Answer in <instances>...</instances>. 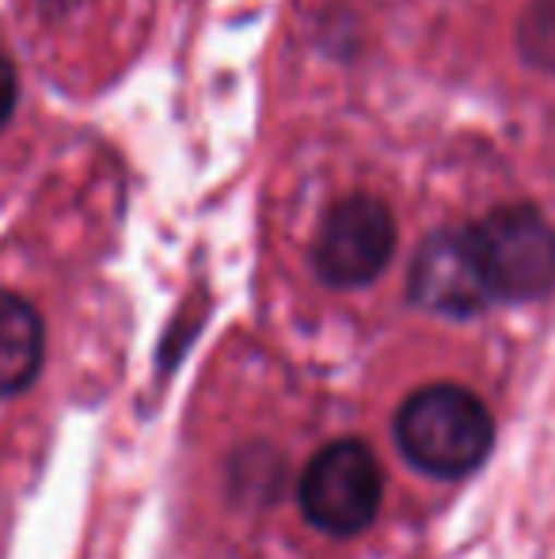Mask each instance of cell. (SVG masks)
Here are the masks:
<instances>
[{
    "mask_svg": "<svg viewBox=\"0 0 555 559\" xmlns=\"http://www.w3.org/2000/svg\"><path fill=\"white\" fill-rule=\"evenodd\" d=\"M396 449L408 464L434 479H464L491 456L495 419L472 389L453 381L422 384L393 419Z\"/></svg>",
    "mask_w": 555,
    "mask_h": 559,
    "instance_id": "1",
    "label": "cell"
},
{
    "mask_svg": "<svg viewBox=\"0 0 555 559\" xmlns=\"http://www.w3.org/2000/svg\"><path fill=\"white\" fill-rule=\"evenodd\" d=\"M385 502V472L362 438H335L304 461L297 507L316 533L335 540L362 537Z\"/></svg>",
    "mask_w": 555,
    "mask_h": 559,
    "instance_id": "2",
    "label": "cell"
},
{
    "mask_svg": "<svg viewBox=\"0 0 555 559\" xmlns=\"http://www.w3.org/2000/svg\"><path fill=\"white\" fill-rule=\"evenodd\" d=\"M495 301H536L555 286V228L533 206H498L468 225Z\"/></svg>",
    "mask_w": 555,
    "mask_h": 559,
    "instance_id": "3",
    "label": "cell"
},
{
    "mask_svg": "<svg viewBox=\"0 0 555 559\" xmlns=\"http://www.w3.org/2000/svg\"><path fill=\"white\" fill-rule=\"evenodd\" d=\"M396 251L393 210L373 194L335 202L312 240V271L324 286L362 289L385 274Z\"/></svg>",
    "mask_w": 555,
    "mask_h": 559,
    "instance_id": "4",
    "label": "cell"
},
{
    "mask_svg": "<svg viewBox=\"0 0 555 559\" xmlns=\"http://www.w3.org/2000/svg\"><path fill=\"white\" fill-rule=\"evenodd\" d=\"M411 301L442 317H475L495 301L468 228H442L422 240L411 263Z\"/></svg>",
    "mask_w": 555,
    "mask_h": 559,
    "instance_id": "5",
    "label": "cell"
},
{
    "mask_svg": "<svg viewBox=\"0 0 555 559\" xmlns=\"http://www.w3.org/2000/svg\"><path fill=\"white\" fill-rule=\"evenodd\" d=\"M46 358V328L35 305L0 289V400L20 396L35 384Z\"/></svg>",
    "mask_w": 555,
    "mask_h": 559,
    "instance_id": "6",
    "label": "cell"
},
{
    "mask_svg": "<svg viewBox=\"0 0 555 559\" xmlns=\"http://www.w3.org/2000/svg\"><path fill=\"white\" fill-rule=\"evenodd\" d=\"M518 46L526 61L555 73V0H536L518 20Z\"/></svg>",
    "mask_w": 555,
    "mask_h": 559,
    "instance_id": "7",
    "label": "cell"
},
{
    "mask_svg": "<svg viewBox=\"0 0 555 559\" xmlns=\"http://www.w3.org/2000/svg\"><path fill=\"white\" fill-rule=\"evenodd\" d=\"M15 69H12V61L0 53V130L8 126V118H12L15 111Z\"/></svg>",
    "mask_w": 555,
    "mask_h": 559,
    "instance_id": "8",
    "label": "cell"
}]
</instances>
